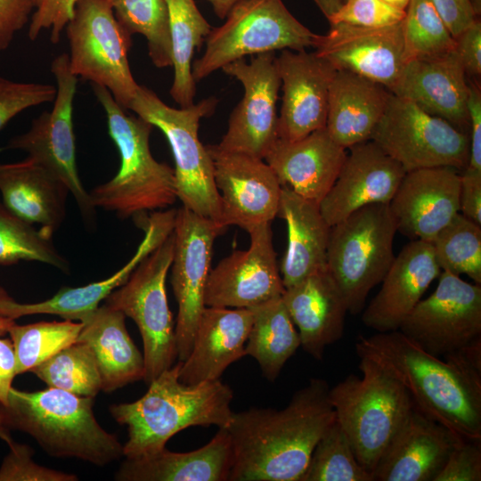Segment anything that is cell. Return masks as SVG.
<instances>
[{
    "label": "cell",
    "mask_w": 481,
    "mask_h": 481,
    "mask_svg": "<svg viewBox=\"0 0 481 481\" xmlns=\"http://www.w3.org/2000/svg\"><path fill=\"white\" fill-rule=\"evenodd\" d=\"M326 380L313 378L282 410L233 412L231 481H300L315 444L336 420Z\"/></svg>",
    "instance_id": "obj_1"
},
{
    "label": "cell",
    "mask_w": 481,
    "mask_h": 481,
    "mask_svg": "<svg viewBox=\"0 0 481 481\" xmlns=\"http://www.w3.org/2000/svg\"><path fill=\"white\" fill-rule=\"evenodd\" d=\"M355 352L398 379L427 416L461 437L481 440V384L453 363L426 352L400 330L359 336Z\"/></svg>",
    "instance_id": "obj_2"
},
{
    "label": "cell",
    "mask_w": 481,
    "mask_h": 481,
    "mask_svg": "<svg viewBox=\"0 0 481 481\" xmlns=\"http://www.w3.org/2000/svg\"><path fill=\"white\" fill-rule=\"evenodd\" d=\"M180 366L178 361L162 371L138 400L110 406L112 418L127 427L128 439L123 445L126 458L153 454L187 428L215 425L226 428L230 424L232 388L220 379L184 384L179 379Z\"/></svg>",
    "instance_id": "obj_3"
},
{
    "label": "cell",
    "mask_w": 481,
    "mask_h": 481,
    "mask_svg": "<svg viewBox=\"0 0 481 481\" xmlns=\"http://www.w3.org/2000/svg\"><path fill=\"white\" fill-rule=\"evenodd\" d=\"M93 404L94 398L56 387H12L4 407L11 430L27 433L50 456L102 467L124 456L123 444L98 423Z\"/></svg>",
    "instance_id": "obj_4"
},
{
    "label": "cell",
    "mask_w": 481,
    "mask_h": 481,
    "mask_svg": "<svg viewBox=\"0 0 481 481\" xmlns=\"http://www.w3.org/2000/svg\"><path fill=\"white\" fill-rule=\"evenodd\" d=\"M90 85L105 111L109 135L120 156L114 177L89 192L94 207L126 218L172 205L177 199L175 172L151 152L153 126L137 115H129L105 87Z\"/></svg>",
    "instance_id": "obj_5"
},
{
    "label": "cell",
    "mask_w": 481,
    "mask_h": 481,
    "mask_svg": "<svg viewBox=\"0 0 481 481\" xmlns=\"http://www.w3.org/2000/svg\"><path fill=\"white\" fill-rule=\"evenodd\" d=\"M359 358L362 376H346L330 388L329 398L357 461L372 477L379 457L406 419L413 400L385 368L367 357Z\"/></svg>",
    "instance_id": "obj_6"
},
{
    "label": "cell",
    "mask_w": 481,
    "mask_h": 481,
    "mask_svg": "<svg viewBox=\"0 0 481 481\" xmlns=\"http://www.w3.org/2000/svg\"><path fill=\"white\" fill-rule=\"evenodd\" d=\"M216 102V98L209 97L175 109L167 105L153 91L140 86L128 110L158 127L167 139L175 165L176 197L183 206L217 225L220 196L215 184L212 159L199 138L200 121L213 112Z\"/></svg>",
    "instance_id": "obj_7"
},
{
    "label": "cell",
    "mask_w": 481,
    "mask_h": 481,
    "mask_svg": "<svg viewBox=\"0 0 481 481\" xmlns=\"http://www.w3.org/2000/svg\"><path fill=\"white\" fill-rule=\"evenodd\" d=\"M396 232L387 203L366 205L331 226L326 266L350 314L363 310L369 292L391 266Z\"/></svg>",
    "instance_id": "obj_8"
},
{
    "label": "cell",
    "mask_w": 481,
    "mask_h": 481,
    "mask_svg": "<svg viewBox=\"0 0 481 481\" xmlns=\"http://www.w3.org/2000/svg\"><path fill=\"white\" fill-rule=\"evenodd\" d=\"M225 18L211 29L203 55L192 64L195 82L247 55L314 47L317 37L282 0H239Z\"/></svg>",
    "instance_id": "obj_9"
},
{
    "label": "cell",
    "mask_w": 481,
    "mask_h": 481,
    "mask_svg": "<svg viewBox=\"0 0 481 481\" xmlns=\"http://www.w3.org/2000/svg\"><path fill=\"white\" fill-rule=\"evenodd\" d=\"M65 29L70 71L105 87L128 110L140 86L128 63L131 35L116 19L109 0H78Z\"/></svg>",
    "instance_id": "obj_10"
},
{
    "label": "cell",
    "mask_w": 481,
    "mask_h": 481,
    "mask_svg": "<svg viewBox=\"0 0 481 481\" xmlns=\"http://www.w3.org/2000/svg\"><path fill=\"white\" fill-rule=\"evenodd\" d=\"M173 255L172 232L138 264L126 282L104 299V304L136 323L143 338V380L147 385L177 359L175 327L166 293Z\"/></svg>",
    "instance_id": "obj_11"
},
{
    "label": "cell",
    "mask_w": 481,
    "mask_h": 481,
    "mask_svg": "<svg viewBox=\"0 0 481 481\" xmlns=\"http://www.w3.org/2000/svg\"><path fill=\"white\" fill-rule=\"evenodd\" d=\"M56 95L51 111L36 118L30 128L11 140L4 150H20L28 158L62 182L74 197L83 219L94 222L95 208L80 180L76 159L73 104L77 77L69 69V55L61 53L51 63Z\"/></svg>",
    "instance_id": "obj_12"
},
{
    "label": "cell",
    "mask_w": 481,
    "mask_h": 481,
    "mask_svg": "<svg viewBox=\"0 0 481 481\" xmlns=\"http://www.w3.org/2000/svg\"><path fill=\"white\" fill-rule=\"evenodd\" d=\"M370 140L405 172L436 167L464 169L468 165L469 134L392 94Z\"/></svg>",
    "instance_id": "obj_13"
},
{
    "label": "cell",
    "mask_w": 481,
    "mask_h": 481,
    "mask_svg": "<svg viewBox=\"0 0 481 481\" xmlns=\"http://www.w3.org/2000/svg\"><path fill=\"white\" fill-rule=\"evenodd\" d=\"M435 291L421 299L398 330L437 356L481 338V287L442 271Z\"/></svg>",
    "instance_id": "obj_14"
},
{
    "label": "cell",
    "mask_w": 481,
    "mask_h": 481,
    "mask_svg": "<svg viewBox=\"0 0 481 481\" xmlns=\"http://www.w3.org/2000/svg\"><path fill=\"white\" fill-rule=\"evenodd\" d=\"M223 232L216 224L185 207L176 209L171 284L178 305L175 327L177 359L190 355L205 308L204 294L215 239Z\"/></svg>",
    "instance_id": "obj_15"
},
{
    "label": "cell",
    "mask_w": 481,
    "mask_h": 481,
    "mask_svg": "<svg viewBox=\"0 0 481 481\" xmlns=\"http://www.w3.org/2000/svg\"><path fill=\"white\" fill-rule=\"evenodd\" d=\"M222 69L241 83L244 94L217 146L264 159L279 139L277 57L273 52L263 53L253 55L249 61L244 58L234 61Z\"/></svg>",
    "instance_id": "obj_16"
},
{
    "label": "cell",
    "mask_w": 481,
    "mask_h": 481,
    "mask_svg": "<svg viewBox=\"0 0 481 481\" xmlns=\"http://www.w3.org/2000/svg\"><path fill=\"white\" fill-rule=\"evenodd\" d=\"M212 159L215 184L220 196L217 225H236L249 232L271 224L277 216L281 185L263 159L206 146Z\"/></svg>",
    "instance_id": "obj_17"
},
{
    "label": "cell",
    "mask_w": 481,
    "mask_h": 481,
    "mask_svg": "<svg viewBox=\"0 0 481 481\" xmlns=\"http://www.w3.org/2000/svg\"><path fill=\"white\" fill-rule=\"evenodd\" d=\"M250 245L235 250L210 269L205 288L206 306L252 308L282 296V283L273 245L271 224L249 232Z\"/></svg>",
    "instance_id": "obj_18"
},
{
    "label": "cell",
    "mask_w": 481,
    "mask_h": 481,
    "mask_svg": "<svg viewBox=\"0 0 481 481\" xmlns=\"http://www.w3.org/2000/svg\"><path fill=\"white\" fill-rule=\"evenodd\" d=\"M402 22L382 28L330 24L327 34L317 35L314 53L336 70L360 75L389 91L404 66Z\"/></svg>",
    "instance_id": "obj_19"
},
{
    "label": "cell",
    "mask_w": 481,
    "mask_h": 481,
    "mask_svg": "<svg viewBox=\"0 0 481 481\" xmlns=\"http://www.w3.org/2000/svg\"><path fill=\"white\" fill-rule=\"evenodd\" d=\"M282 89L278 137L293 142L325 127L336 69L314 52L284 49L277 57Z\"/></svg>",
    "instance_id": "obj_20"
},
{
    "label": "cell",
    "mask_w": 481,
    "mask_h": 481,
    "mask_svg": "<svg viewBox=\"0 0 481 481\" xmlns=\"http://www.w3.org/2000/svg\"><path fill=\"white\" fill-rule=\"evenodd\" d=\"M349 151L336 181L319 204L330 226L366 205L388 204L406 173L371 140Z\"/></svg>",
    "instance_id": "obj_21"
},
{
    "label": "cell",
    "mask_w": 481,
    "mask_h": 481,
    "mask_svg": "<svg viewBox=\"0 0 481 481\" xmlns=\"http://www.w3.org/2000/svg\"><path fill=\"white\" fill-rule=\"evenodd\" d=\"M451 167L406 172L388 203L396 229L430 242L460 211L461 175Z\"/></svg>",
    "instance_id": "obj_22"
},
{
    "label": "cell",
    "mask_w": 481,
    "mask_h": 481,
    "mask_svg": "<svg viewBox=\"0 0 481 481\" xmlns=\"http://www.w3.org/2000/svg\"><path fill=\"white\" fill-rule=\"evenodd\" d=\"M467 77L454 49L407 61L389 92L469 134Z\"/></svg>",
    "instance_id": "obj_23"
},
{
    "label": "cell",
    "mask_w": 481,
    "mask_h": 481,
    "mask_svg": "<svg viewBox=\"0 0 481 481\" xmlns=\"http://www.w3.org/2000/svg\"><path fill=\"white\" fill-rule=\"evenodd\" d=\"M461 437L414 404L372 472L373 481H435Z\"/></svg>",
    "instance_id": "obj_24"
},
{
    "label": "cell",
    "mask_w": 481,
    "mask_h": 481,
    "mask_svg": "<svg viewBox=\"0 0 481 481\" xmlns=\"http://www.w3.org/2000/svg\"><path fill=\"white\" fill-rule=\"evenodd\" d=\"M440 273L431 243L412 240L395 257L379 291L363 313V323L377 332L398 330Z\"/></svg>",
    "instance_id": "obj_25"
},
{
    "label": "cell",
    "mask_w": 481,
    "mask_h": 481,
    "mask_svg": "<svg viewBox=\"0 0 481 481\" xmlns=\"http://www.w3.org/2000/svg\"><path fill=\"white\" fill-rule=\"evenodd\" d=\"M346 157L325 127L293 142L278 139L264 159L281 186L320 204L336 181Z\"/></svg>",
    "instance_id": "obj_26"
},
{
    "label": "cell",
    "mask_w": 481,
    "mask_h": 481,
    "mask_svg": "<svg viewBox=\"0 0 481 481\" xmlns=\"http://www.w3.org/2000/svg\"><path fill=\"white\" fill-rule=\"evenodd\" d=\"M281 298L298 329L300 346L322 360L325 348L343 337L347 313L345 298L327 267L285 289Z\"/></svg>",
    "instance_id": "obj_27"
},
{
    "label": "cell",
    "mask_w": 481,
    "mask_h": 481,
    "mask_svg": "<svg viewBox=\"0 0 481 481\" xmlns=\"http://www.w3.org/2000/svg\"><path fill=\"white\" fill-rule=\"evenodd\" d=\"M253 320L249 308L205 306L189 356L179 370L188 385L219 379L226 368L240 359Z\"/></svg>",
    "instance_id": "obj_28"
},
{
    "label": "cell",
    "mask_w": 481,
    "mask_h": 481,
    "mask_svg": "<svg viewBox=\"0 0 481 481\" xmlns=\"http://www.w3.org/2000/svg\"><path fill=\"white\" fill-rule=\"evenodd\" d=\"M232 466L231 438L219 428L204 446L187 452L162 450L126 458L115 474L118 481H227Z\"/></svg>",
    "instance_id": "obj_29"
},
{
    "label": "cell",
    "mask_w": 481,
    "mask_h": 481,
    "mask_svg": "<svg viewBox=\"0 0 481 481\" xmlns=\"http://www.w3.org/2000/svg\"><path fill=\"white\" fill-rule=\"evenodd\" d=\"M390 96L387 88L373 80L336 70L329 90L326 130L346 150L369 141Z\"/></svg>",
    "instance_id": "obj_30"
},
{
    "label": "cell",
    "mask_w": 481,
    "mask_h": 481,
    "mask_svg": "<svg viewBox=\"0 0 481 481\" xmlns=\"http://www.w3.org/2000/svg\"><path fill=\"white\" fill-rule=\"evenodd\" d=\"M0 193L10 211L31 224H39L50 237L65 218L69 189L28 157L0 164Z\"/></svg>",
    "instance_id": "obj_31"
},
{
    "label": "cell",
    "mask_w": 481,
    "mask_h": 481,
    "mask_svg": "<svg viewBox=\"0 0 481 481\" xmlns=\"http://www.w3.org/2000/svg\"><path fill=\"white\" fill-rule=\"evenodd\" d=\"M143 229L144 239L134 257L104 280L76 288L64 287L52 298L37 303L17 302L0 286V317L15 320L26 315L53 314L82 322L125 283L138 264L166 239L164 230L156 224H148Z\"/></svg>",
    "instance_id": "obj_32"
},
{
    "label": "cell",
    "mask_w": 481,
    "mask_h": 481,
    "mask_svg": "<svg viewBox=\"0 0 481 481\" xmlns=\"http://www.w3.org/2000/svg\"><path fill=\"white\" fill-rule=\"evenodd\" d=\"M288 228V246L280 273L285 289L310 274L326 268L331 226L322 215L319 204L281 186L278 214Z\"/></svg>",
    "instance_id": "obj_33"
},
{
    "label": "cell",
    "mask_w": 481,
    "mask_h": 481,
    "mask_svg": "<svg viewBox=\"0 0 481 481\" xmlns=\"http://www.w3.org/2000/svg\"><path fill=\"white\" fill-rule=\"evenodd\" d=\"M126 315L106 304L85 318L77 340L92 350L101 376L102 391L111 393L143 379L144 358L126 326Z\"/></svg>",
    "instance_id": "obj_34"
},
{
    "label": "cell",
    "mask_w": 481,
    "mask_h": 481,
    "mask_svg": "<svg viewBox=\"0 0 481 481\" xmlns=\"http://www.w3.org/2000/svg\"><path fill=\"white\" fill-rule=\"evenodd\" d=\"M250 309L253 320L245 353L257 360L264 377L273 382L300 346L299 334L281 297Z\"/></svg>",
    "instance_id": "obj_35"
},
{
    "label": "cell",
    "mask_w": 481,
    "mask_h": 481,
    "mask_svg": "<svg viewBox=\"0 0 481 481\" xmlns=\"http://www.w3.org/2000/svg\"><path fill=\"white\" fill-rule=\"evenodd\" d=\"M172 44L174 79L170 95L180 107L193 104L195 81L192 60L211 30L194 0H166Z\"/></svg>",
    "instance_id": "obj_36"
},
{
    "label": "cell",
    "mask_w": 481,
    "mask_h": 481,
    "mask_svg": "<svg viewBox=\"0 0 481 481\" xmlns=\"http://www.w3.org/2000/svg\"><path fill=\"white\" fill-rule=\"evenodd\" d=\"M21 261L40 262L69 272V262L56 249L53 237L14 215L0 200V265Z\"/></svg>",
    "instance_id": "obj_37"
},
{
    "label": "cell",
    "mask_w": 481,
    "mask_h": 481,
    "mask_svg": "<svg viewBox=\"0 0 481 481\" xmlns=\"http://www.w3.org/2000/svg\"><path fill=\"white\" fill-rule=\"evenodd\" d=\"M120 25L143 35L157 68L172 67V44L166 0H109Z\"/></svg>",
    "instance_id": "obj_38"
},
{
    "label": "cell",
    "mask_w": 481,
    "mask_h": 481,
    "mask_svg": "<svg viewBox=\"0 0 481 481\" xmlns=\"http://www.w3.org/2000/svg\"><path fill=\"white\" fill-rule=\"evenodd\" d=\"M50 387L94 398L102 390L101 376L91 348L77 340L31 370Z\"/></svg>",
    "instance_id": "obj_39"
},
{
    "label": "cell",
    "mask_w": 481,
    "mask_h": 481,
    "mask_svg": "<svg viewBox=\"0 0 481 481\" xmlns=\"http://www.w3.org/2000/svg\"><path fill=\"white\" fill-rule=\"evenodd\" d=\"M430 243L441 272L481 283V225L459 212Z\"/></svg>",
    "instance_id": "obj_40"
},
{
    "label": "cell",
    "mask_w": 481,
    "mask_h": 481,
    "mask_svg": "<svg viewBox=\"0 0 481 481\" xmlns=\"http://www.w3.org/2000/svg\"><path fill=\"white\" fill-rule=\"evenodd\" d=\"M82 322H39L26 325L15 322L9 328L16 361L17 374L31 371L61 349L76 342Z\"/></svg>",
    "instance_id": "obj_41"
},
{
    "label": "cell",
    "mask_w": 481,
    "mask_h": 481,
    "mask_svg": "<svg viewBox=\"0 0 481 481\" xmlns=\"http://www.w3.org/2000/svg\"><path fill=\"white\" fill-rule=\"evenodd\" d=\"M300 481H373L335 420L315 444Z\"/></svg>",
    "instance_id": "obj_42"
},
{
    "label": "cell",
    "mask_w": 481,
    "mask_h": 481,
    "mask_svg": "<svg viewBox=\"0 0 481 481\" xmlns=\"http://www.w3.org/2000/svg\"><path fill=\"white\" fill-rule=\"evenodd\" d=\"M402 25L404 64L455 48V39L430 0H411Z\"/></svg>",
    "instance_id": "obj_43"
},
{
    "label": "cell",
    "mask_w": 481,
    "mask_h": 481,
    "mask_svg": "<svg viewBox=\"0 0 481 481\" xmlns=\"http://www.w3.org/2000/svg\"><path fill=\"white\" fill-rule=\"evenodd\" d=\"M0 466V481H77V475L49 469L33 460L34 450L14 440Z\"/></svg>",
    "instance_id": "obj_44"
},
{
    "label": "cell",
    "mask_w": 481,
    "mask_h": 481,
    "mask_svg": "<svg viewBox=\"0 0 481 481\" xmlns=\"http://www.w3.org/2000/svg\"><path fill=\"white\" fill-rule=\"evenodd\" d=\"M56 87L48 84L17 82L0 76V131L28 108L53 102Z\"/></svg>",
    "instance_id": "obj_45"
},
{
    "label": "cell",
    "mask_w": 481,
    "mask_h": 481,
    "mask_svg": "<svg viewBox=\"0 0 481 481\" xmlns=\"http://www.w3.org/2000/svg\"><path fill=\"white\" fill-rule=\"evenodd\" d=\"M404 17L405 11L383 0H346L328 21L330 24L382 28L401 23Z\"/></svg>",
    "instance_id": "obj_46"
},
{
    "label": "cell",
    "mask_w": 481,
    "mask_h": 481,
    "mask_svg": "<svg viewBox=\"0 0 481 481\" xmlns=\"http://www.w3.org/2000/svg\"><path fill=\"white\" fill-rule=\"evenodd\" d=\"M77 1L33 0L34 11L28 30L29 38L36 40L44 29H49L51 42L57 44L73 15Z\"/></svg>",
    "instance_id": "obj_47"
},
{
    "label": "cell",
    "mask_w": 481,
    "mask_h": 481,
    "mask_svg": "<svg viewBox=\"0 0 481 481\" xmlns=\"http://www.w3.org/2000/svg\"><path fill=\"white\" fill-rule=\"evenodd\" d=\"M481 440L461 438L435 481H480Z\"/></svg>",
    "instance_id": "obj_48"
},
{
    "label": "cell",
    "mask_w": 481,
    "mask_h": 481,
    "mask_svg": "<svg viewBox=\"0 0 481 481\" xmlns=\"http://www.w3.org/2000/svg\"><path fill=\"white\" fill-rule=\"evenodd\" d=\"M430 1L453 38L480 16L481 0Z\"/></svg>",
    "instance_id": "obj_49"
},
{
    "label": "cell",
    "mask_w": 481,
    "mask_h": 481,
    "mask_svg": "<svg viewBox=\"0 0 481 481\" xmlns=\"http://www.w3.org/2000/svg\"><path fill=\"white\" fill-rule=\"evenodd\" d=\"M33 0H0V53L12 44L15 34L29 22Z\"/></svg>",
    "instance_id": "obj_50"
},
{
    "label": "cell",
    "mask_w": 481,
    "mask_h": 481,
    "mask_svg": "<svg viewBox=\"0 0 481 481\" xmlns=\"http://www.w3.org/2000/svg\"><path fill=\"white\" fill-rule=\"evenodd\" d=\"M455 39V51L467 76L479 77L481 75V22L477 18Z\"/></svg>",
    "instance_id": "obj_51"
},
{
    "label": "cell",
    "mask_w": 481,
    "mask_h": 481,
    "mask_svg": "<svg viewBox=\"0 0 481 481\" xmlns=\"http://www.w3.org/2000/svg\"><path fill=\"white\" fill-rule=\"evenodd\" d=\"M469 160L465 168L481 172V93L475 83H469Z\"/></svg>",
    "instance_id": "obj_52"
},
{
    "label": "cell",
    "mask_w": 481,
    "mask_h": 481,
    "mask_svg": "<svg viewBox=\"0 0 481 481\" xmlns=\"http://www.w3.org/2000/svg\"><path fill=\"white\" fill-rule=\"evenodd\" d=\"M459 203V212L481 225V172L463 169L461 175Z\"/></svg>",
    "instance_id": "obj_53"
},
{
    "label": "cell",
    "mask_w": 481,
    "mask_h": 481,
    "mask_svg": "<svg viewBox=\"0 0 481 481\" xmlns=\"http://www.w3.org/2000/svg\"><path fill=\"white\" fill-rule=\"evenodd\" d=\"M472 380L481 384V338L443 356Z\"/></svg>",
    "instance_id": "obj_54"
},
{
    "label": "cell",
    "mask_w": 481,
    "mask_h": 481,
    "mask_svg": "<svg viewBox=\"0 0 481 481\" xmlns=\"http://www.w3.org/2000/svg\"><path fill=\"white\" fill-rule=\"evenodd\" d=\"M17 375V361L11 340L0 338V402L5 406Z\"/></svg>",
    "instance_id": "obj_55"
},
{
    "label": "cell",
    "mask_w": 481,
    "mask_h": 481,
    "mask_svg": "<svg viewBox=\"0 0 481 481\" xmlns=\"http://www.w3.org/2000/svg\"><path fill=\"white\" fill-rule=\"evenodd\" d=\"M320 11L329 20L342 5V0H314Z\"/></svg>",
    "instance_id": "obj_56"
},
{
    "label": "cell",
    "mask_w": 481,
    "mask_h": 481,
    "mask_svg": "<svg viewBox=\"0 0 481 481\" xmlns=\"http://www.w3.org/2000/svg\"><path fill=\"white\" fill-rule=\"evenodd\" d=\"M212 5L215 13L220 18L224 19L231 8L239 0H208Z\"/></svg>",
    "instance_id": "obj_57"
},
{
    "label": "cell",
    "mask_w": 481,
    "mask_h": 481,
    "mask_svg": "<svg viewBox=\"0 0 481 481\" xmlns=\"http://www.w3.org/2000/svg\"><path fill=\"white\" fill-rule=\"evenodd\" d=\"M0 438L7 444L13 441L11 436V428L8 424L4 405L0 402Z\"/></svg>",
    "instance_id": "obj_58"
},
{
    "label": "cell",
    "mask_w": 481,
    "mask_h": 481,
    "mask_svg": "<svg viewBox=\"0 0 481 481\" xmlns=\"http://www.w3.org/2000/svg\"><path fill=\"white\" fill-rule=\"evenodd\" d=\"M384 2L387 3L388 4L395 6L398 9L405 11L408 7L411 0H383Z\"/></svg>",
    "instance_id": "obj_59"
},
{
    "label": "cell",
    "mask_w": 481,
    "mask_h": 481,
    "mask_svg": "<svg viewBox=\"0 0 481 481\" xmlns=\"http://www.w3.org/2000/svg\"><path fill=\"white\" fill-rule=\"evenodd\" d=\"M14 320L0 317V336L7 333L9 328L14 323Z\"/></svg>",
    "instance_id": "obj_60"
},
{
    "label": "cell",
    "mask_w": 481,
    "mask_h": 481,
    "mask_svg": "<svg viewBox=\"0 0 481 481\" xmlns=\"http://www.w3.org/2000/svg\"><path fill=\"white\" fill-rule=\"evenodd\" d=\"M342 1H343V3H344L346 0H342Z\"/></svg>",
    "instance_id": "obj_61"
}]
</instances>
